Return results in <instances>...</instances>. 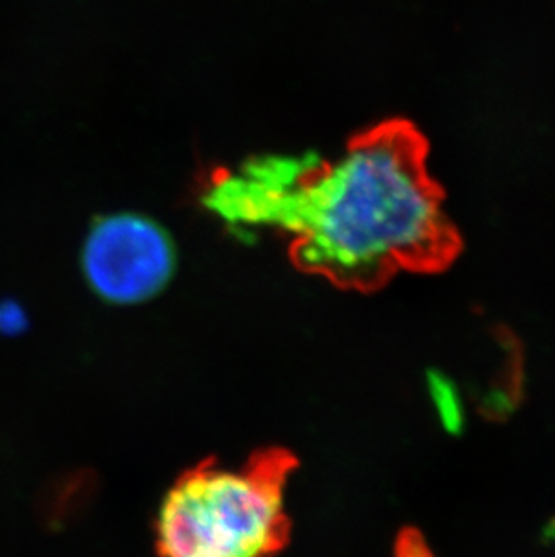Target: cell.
<instances>
[{
  "label": "cell",
  "mask_w": 555,
  "mask_h": 557,
  "mask_svg": "<svg viewBox=\"0 0 555 557\" xmlns=\"http://www.w3.org/2000/svg\"><path fill=\"white\" fill-rule=\"evenodd\" d=\"M428 153L411 123L388 122L321 161L285 235L299 263L361 290L378 289L400 271H447L464 240L430 175Z\"/></svg>",
  "instance_id": "6da1fadb"
},
{
  "label": "cell",
  "mask_w": 555,
  "mask_h": 557,
  "mask_svg": "<svg viewBox=\"0 0 555 557\" xmlns=\"http://www.w3.org/2000/svg\"><path fill=\"white\" fill-rule=\"evenodd\" d=\"M285 534V479L273 463L202 466L164 495L161 557H271Z\"/></svg>",
  "instance_id": "7a4b0ae2"
},
{
  "label": "cell",
  "mask_w": 555,
  "mask_h": 557,
  "mask_svg": "<svg viewBox=\"0 0 555 557\" xmlns=\"http://www.w3.org/2000/svg\"><path fill=\"white\" fill-rule=\"evenodd\" d=\"M177 246L141 211H111L90 224L79 246V273L90 295L131 309L163 295L177 273Z\"/></svg>",
  "instance_id": "3957f363"
},
{
  "label": "cell",
  "mask_w": 555,
  "mask_h": 557,
  "mask_svg": "<svg viewBox=\"0 0 555 557\" xmlns=\"http://www.w3.org/2000/svg\"><path fill=\"white\" fill-rule=\"evenodd\" d=\"M321 159L312 153H266L222 170L206 185L202 202L236 238L287 235L299 199Z\"/></svg>",
  "instance_id": "277c9868"
},
{
  "label": "cell",
  "mask_w": 555,
  "mask_h": 557,
  "mask_svg": "<svg viewBox=\"0 0 555 557\" xmlns=\"http://www.w3.org/2000/svg\"><path fill=\"white\" fill-rule=\"evenodd\" d=\"M393 557H436L430 543L425 540L424 534L415 529V527H406L398 532L393 547Z\"/></svg>",
  "instance_id": "5b68a950"
}]
</instances>
